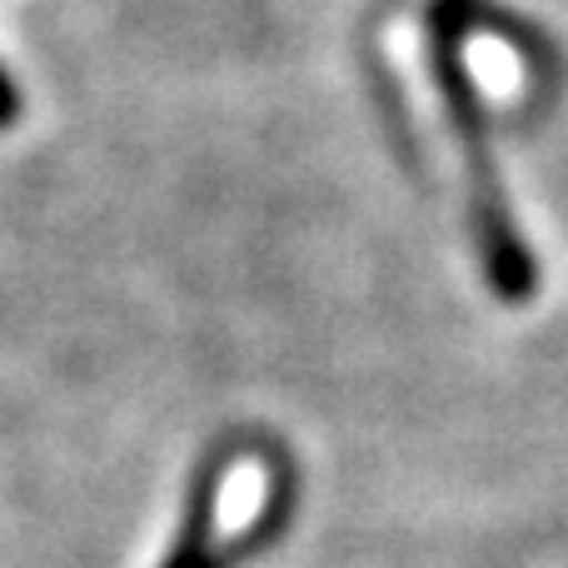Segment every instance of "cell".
<instances>
[{
  "mask_svg": "<svg viewBox=\"0 0 568 568\" xmlns=\"http://www.w3.org/2000/svg\"><path fill=\"white\" fill-rule=\"evenodd\" d=\"M20 120V85L0 70V130H10Z\"/></svg>",
  "mask_w": 568,
  "mask_h": 568,
  "instance_id": "obj_3",
  "label": "cell"
},
{
  "mask_svg": "<svg viewBox=\"0 0 568 568\" xmlns=\"http://www.w3.org/2000/svg\"><path fill=\"white\" fill-rule=\"evenodd\" d=\"M429 70L439 100L449 110V125L464 145V175H469V225H474V245H479L484 275L489 290L504 304H524L539 294V260L524 245L519 225H514L509 195H504L499 165H494V140H489V120H484V100L479 85L469 75L464 60V6L459 0H439L429 10Z\"/></svg>",
  "mask_w": 568,
  "mask_h": 568,
  "instance_id": "obj_1",
  "label": "cell"
},
{
  "mask_svg": "<svg viewBox=\"0 0 568 568\" xmlns=\"http://www.w3.org/2000/svg\"><path fill=\"white\" fill-rule=\"evenodd\" d=\"M230 459H235V454L220 449L195 469L190 494H185V519H180V534L160 568H225L230 564L225 554H220V494H225Z\"/></svg>",
  "mask_w": 568,
  "mask_h": 568,
  "instance_id": "obj_2",
  "label": "cell"
}]
</instances>
